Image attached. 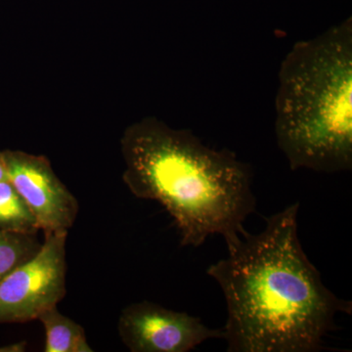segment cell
<instances>
[{
	"label": "cell",
	"instance_id": "6da1fadb",
	"mask_svg": "<svg viewBox=\"0 0 352 352\" xmlns=\"http://www.w3.org/2000/svg\"><path fill=\"white\" fill-rule=\"evenodd\" d=\"M300 203L266 219L261 233L245 232L228 256L208 268L222 289L229 352H317L352 302L322 282L298 235Z\"/></svg>",
	"mask_w": 352,
	"mask_h": 352
},
{
	"label": "cell",
	"instance_id": "7a4b0ae2",
	"mask_svg": "<svg viewBox=\"0 0 352 352\" xmlns=\"http://www.w3.org/2000/svg\"><path fill=\"white\" fill-rule=\"evenodd\" d=\"M122 145L127 188L166 208L182 245L198 248L219 234L229 249L247 232L245 220L256 206L252 168L233 152L154 119L131 126Z\"/></svg>",
	"mask_w": 352,
	"mask_h": 352
},
{
	"label": "cell",
	"instance_id": "3957f363",
	"mask_svg": "<svg viewBox=\"0 0 352 352\" xmlns=\"http://www.w3.org/2000/svg\"><path fill=\"white\" fill-rule=\"evenodd\" d=\"M277 144L293 170L352 168V19L300 41L278 74Z\"/></svg>",
	"mask_w": 352,
	"mask_h": 352
},
{
	"label": "cell",
	"instance_id": "277c9868",
	"mask_svg": "<svg viewBox=\"0 0 352 352\" xmlns=\"http://www.w3.org/2000/svg\"><path fill=\"white\" fill-rule=\"evenodd\" d=\"M69 231L44 233L38 252L0 282V324L38 320L67 293Z\"/></svg>",
	"mask_w": 352,
	"mask_h": 352
},
{
	"label": "cell",
	"instance_id": "5b68a950",
	"mask_svg": "<svg viewBox=\"0 0 352 352\" xmlns=\"http://www.w3.org/2000/svg\"><path fill=\"white\" fill-rule=\"evenodd\" d=\"M118 331L132 352H188L212 339H222L221 329L207 327L201 318L148 302L122 309Z\"/></svg>",
	"mask_w": 352,
	"mask_h": 352
},
{
	"label": "cell",
	"instance_id": "8992f818",
	"mask_svg": "<svg viewBox=\"0 0 352 352\" xmlns=\"http://www.w3.org/2000/svg\"><path fill=\"white\" fill-rule=\"evenodd\" d=\"M7 177L27 204L39 231H69L78 217V201L43 157L2 152Z\"/></svg>",
	"mask_w": 352,
	"mask_h": 352
},
{
	"label": "cell",
	"instance_id": "52a82bcc",
	"mask_svg": "<svg viewBox=\"0 0 352 352\" xmlns=\"http://www.w3.org/2000/svg\"><path fill=\"white\" fill-rule=\"evenodd\" d=\"M38 320L45 332L44 352H94L82 326L62 314L57 307L44 312Z\"/></svg>",
	"mask_w": 352,
	"mask_h": 352
},
{
	"label": "cell",
	"instance_id": "ba28073f",
	"mask_svg": "<svg viewBox=\"0 0 352 352\" xmlns=\"http://www.w3.org/2000/svg\"><path fill=\"white\" fill-rule=\"evenodd\" d=\"M0 230L20 234L39 231L27 204L8 180L0 182Z\"/></svg>",
	"mask_w": 352,
	"mask_h": 352
},
{
	"label": "cell",
	"instance_id": "9c48e42d",
	"mask_svg": "<svg viewBox=\"0 0 352 352\" xmlns=\"http://www.w3.org/2000/svg\"><path fill=\"white\" fill-rule=\"evenodd\" d=\"M36 234L0 230V282L20 264L32 258L41 247Z\"/></svg>",
	"mask_w": 352,
	"mask_h": 352
},
{
	"label": "cell",
	"instance_id": "30bf717a",
	"mask_svg": "<svg viewBox=\"0 0 352 352\" xmlns=\"http://www.w3.org/2000/svg\"><path fill=\"white\" fill-rule=\"evenodd\" d=\"M6 180H8L6 162H4L3 154H2V152H0V182H6Z\"/></svg>",
	"mask_w": 352,
	"mask_h": 352
}]
</instances>
